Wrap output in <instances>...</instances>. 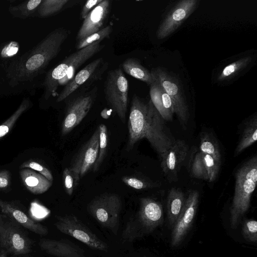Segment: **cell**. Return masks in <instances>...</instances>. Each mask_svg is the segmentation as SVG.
<instances>
[{
	"mask_svg": "<svg viewBox=\"0 0 257 257\" xmlns=\"http://www.w3.org/2000/svg\"><path fill=\"white\" fill-rule=\"evenodd\" d=\"M163 120L151 99L147 101L134 94L127 121L126 150H131L138 141L146 139L161 159L175 142L165 130Z\"/></svg>",
	"mask_w": 257,
	"mask_h": 257,
	"instance_id": "cell-1",
	"label": "cell"
},
{
	"mask_svg": "<svg viewBox=\"0 0 257 257\" xmlns=\"http://www.w3.org/2000/svg\"><path fill=\"white\" fill-rule=\"evenodd\" d=\"M70 33L62 27L54 30L33 49L12 63L7 71L11 83L31 80L42 73L57 56Z\"/></svg>",
	"mask_w": 257,
	"mask_h": 257,
	"instance_id": "cell-2",
	"label": "cell"
},
{
	"mask_svg": "<svg viewBox=\"0 0 257 257\" xmlns=\"http://www.w3.org/2000/svg\"><path fill=\"white\" fill-rule=\"evenodd\" d=\"M104 47L99 42L94 43L71 54L50 70L44 82L45 98L58 95V86L66 85L74 77L76 70Z\"/></svg>",
	"mask_w": 257,
	"mask_h": 257,
	"instance_id": "cell-3",
	"label": "cell"
},
{
	"mask_svg": "<svg viewBox=\"0 0 257 257\" xmlns=\"http://www.w3.org/2000/svg\"><path fill=\"white\" fill-rule=\"evenodd\" d=\"M234 193L230 207V224L233 229L250 207L251 197L257 183V156L245 162L235 173Z\"/></svg>",
	"mask_w": 257,
	"mask_h": 257,
	"instance_id": "cell-4",
	"label": "cell"
},
{
	"mask_svg": "<svg viewBox=\"0 0 257 257\" xmlns=\"http://www.w3.org/2000/svg\"><path fill=\"white\" fill-rule=\"evenodd\" d=\"M104 87L107 104L124 123L128 105V83L120 68L108 72Z\"/></svg>",
	"mask_w": 257,
	"mask_h": 257,
	"instance_id": "cell-5",
	"label": "cell"
},
{
	"mask_svg": "<svg viewBox=\"0 0 257 257\" xmlns=\"http://www.w3.org/2000/svg\"><path fill=\"white\" fill-rule=\"evenodd\" d=\"M121 208L120 197L112 193L96 196L87 207L89 213L101 226L113 231L118 225Z\"/></svg>",
	"mask_w": 257,
	"mask_h": 257,
	"instance_id": "cell-6",
	"label": "cell"
},
{
	"mask_svg": "<svg viewBox=\"0 0 257 257\" xmlns=\"http://www.w3.org/2000/svg\"><path fill=\"white\" fill-rule=\"evenodd\" d=\"M22 227L0 214V250L7 254H25L31 252L32 241Z\"/></svg>",
	"mask_w": 257,
	"mask_h": 257,
	"instance_id": "cell-7",
	"label": "cell"
},
{
	"mask_svg": "<svg viewBox=\"0 0 257 257\" xmlns=\"http://www.w3.org/2000/svg\"><path fill=\"white\" fill-rule=\"evenodd\" d=\"M154 81L169 95L173 101L175 113L184 129L189 117L188 106L178 79L161 67L151 71Z\"/></svg>",
	"mask_w": 257,
	"mask_h": 257,
	"instance_id": "cell-8",
	"label": "cell"
},
{
	"mask_svg": "<svg viewBox=\"0 0 257 257\" xmlns=\"http://www.w3.org/2000/svg\"><path fill=\"white\" fill-rule=\"evenodd\" d=\"M55 225L62 233L71 236L93 249L106 251L107 245L73 214L57 217Z\"/></svg>",
	"mask_w": 257,
	"mask_h": 257,
	"instance_id": "cell-9",
	"label": "cell"
},
{
	"mask_svg": "<svg viewBox=\"0 0 257 257\" xmlns=\"http://www.w3.org/2000/svg\"><path fill=\"white\" fill-rule=\"evenodd\" d=\"M97 91L95 87L90 91L81 93L69 103L62 123V136L71 132L87 115L96 98Z\"/></svg>",
	"mask_w": 257,
	"mask_h": 257,
	"instance_id": "cell-10",
	"label": "cell"
},
{
	"mask_svg": "<svg viewBox=\"0 0 257 257\" xmlns=\"http://www.w3.org/2000/svg\"><path fill=\"white\" fill-rule=\"evenodd\" d=\"M109 63L102 57L97 58L83 67L58 94L57 102L63 101L84 85L91 84L99 79L108 68Z\"/></svg>",
	"mask_w": 257,
	"mask_h": 257,
	"instance_id": "cell-11",
	"label": "cell"
},
{
	"mask_svg": "<svg viewBox=\"0 0 257 257\" xmlns=\"http://www.w3.org/2000/svg\"><path fill=\"white\" fill-rule=\"evenodd\" d=\"M198 0H182L172 8L156 32L158 39H163L174 33L193 13L199 5Z\"/></svg>",
	"mask_w": 257,
	"mask_h": 257,
	"instance_id": "cell-12",
	"label": "cell"
},
{
	"mask_svg": "<svg viewBox=\"0 0 257 257\" xmlns=\"http://www.w3.org/2000/svg\"><path fill=\"white\" fill-rule=\"evenodd\" d=\"M221 164V161L195 147L191 150L188 168L191 177L211 183L216 179Z\"/></svg>",
	"mask_w": 257,
	"mask_h": 257,
	"instance_id": "cell-13",
	"label": "cell"
},
{
	"mask_svg": "<svg viewBox=\"0 0 257 257\" xmlns=\"http://www.w3.org/2000/svg\"><path fill=\"white\" fill-rule=\"evenodd\" d=\"M199 194L196 190L188 195L183 209L173 227L171 244L177 247L182 242L192 226L199 202Z\"/></svg>",
	"mask_w": 257,
	"mask_h": 257,
	"instance_id": "cell-14",
	"label": "cell"
},
{
	"mask_svg": "<svg viewBox=\"0 0 257 257\" xmlns=\"http://www.w3.org/2000/svg\"><path fill=\"white\" fill-rule=\"evenodd\" d=\"M99 137V131L98 126L72 161L69 168L76 173L80 178L93 169L98 156Z\"/></svg>",
	"mask_w": 257,
	"mask_h": 257,
	"instance_id": "cell-15",
	"label": "cell"
},
{
	"mask_svg": "<svg viewBox=\"0 0 257 257\" xmlns=\"http://www.w3.org/2000/svg\"><path fill=\"white\" fill-rule=\"evenodd\" d=\"M188 152V146L183 140L175 141L161 158L163 172L170 181L177 179L178 174Z\"/></svg>",
	"mask_w": 257,
	"mask_h": 257,
	"instance_id": "cell-16",
	"label": "cell"
},
{
	"mask_svg": "<svg viewBox=\"0 0 257 257\" xmlns=\"http://www.w3.org/2000/svg\"><path fill=\"white\" fill-rule=\"evenodd\" d=\"M111 7L109 0L103 1L84 19L76 36L77 42L100 30L108 16Z\"/></svg>",
	"mask_w": 257,
	"mask_h": 257,
	"instance_id": "cell-17",
	"label": "cell"
},
{
	"mask_svg": "<svg viewBox=\"0 0 257 257\" xmlns=\"http://www.w3.org/2000/svg\"><path fill=\"white\" fill-rule=\"evenodd\" d=\"M0 214L6 216L23 228L41 235L48 234V228L30 217L14 203L0 199Z\"/></svg>",
	"mask_w": 257,
	"mask_h": 257,
	"instance_id": "cell-18",
	"label": "cell"
},
{
	"mask_svg": "<svg viewBox=\"0 0 257 257\" xmlns=\"http://www.w3.org/2000/svg\"><path fill=\"white\" fill-rule=\"evenodd\" d=\"M139 219L143 227L151 231L163 222V210L161 203L149 197L140 199Z\"/></svg>",
	"mask_w": 257,
	"mask_h": 257,
	"instance_id": "cell-19",
	"label": "cell"
},
{
	"mask_svg": "<svg viewBox=\"0 0 257 257\" xmlns=\"http://www.w3.org/2000/svg\"><path fill=\"white\" fill-rule=\"evenodd\" d=\"M39 245L42 250L57 257H86L82 249L65 240L42 239Z\"/></svg>",
	"mask_w": 257,
	"mask_h": 257,
	"instance_id": "cell-20",
	"label": "cell"
},
{
	"mask_svg": "<svg viewBox=\"0 0 257 257\" xmlns=\"http://www.w3.org/2000/svg\"><path fill=\"white\" fill-rule=\"evenodd\" d=\"M20 174L24 186L34 194L44 193L52 184L44 176L30 169L21 170Z\"/></svg>",
	"mask_w": 257,
	"mask_h": 257,
	"instance_id": "cell-21",
	"label": "cell"
},
{
	"mask_svg": "<svg viewBox=\"0 0 257 257\" xmlns=\"http://www.w3.org/2000/svg\"><path fill=\"white\" fill-rule=\"evenodd\" d=\"M185 195L179 188H172L167 198V210L168 222L173 227L180 216L186 201Z\"/></svg>",
	"mask_w": 257,
	"mask_h": 257,
	"instance_id": "cell-22",
	"label": "cell"
},
{
	"mask_svg": "<svg viewBox=\"0 0 257 257\" xmlns=\"http://www.w3.org/2000/svg\"><path fill=\"white\" fill-rule=\"evenodd\" d=\"M122 69L129 75L151 85L154 81L151 71L136 58L126 59L121 64Z\"/></svg>",
	"mask_w": 257,
	"mask_h": 257,
	"instance_id": "cell-23",
	"label": "cell"
},
{
	"mask_svg": "<svg viewBox=\"0 0 257 257\" xmlns=\"http://www.w3.org/2000/svg\"><path fill=\"white\" fill-rule=\"evenodd\" d=\"M257 140V116L255 115L248 122L244 127L241 138L235 150L237 156L245 149L254 144Z\"/></svg>",
	"mask_w": 257,
	"mask_h": 257,
	"instance_id": "cell-24",
	"label": "cell"
},
{
	"mask_svg": "<svg viewBox=\"0 0 257 257\" xmlns=\"http://www.w3.org/2000/svg\"><path fill=\"white\" fill-rule=\"evenodd\" d=\"M42 1V0L26 1L16 6H10L8 10L13 17L25 19L32 17L37 12Z\"/></svg>",
	"mask_w": 257,
	"mask_h": 257,
	"instance_id": "cell-25",
	"label": "cell"
},
{
	"mask_svg": "<svg viewBox=\"0 0 257 257\" xmlns=\"http://www.w3.org/2000/svg\"><path fill=\"white\" fill-rule=\"evenodd\" d=\"M251 60L250 56L244 57L227 65L218 75L217 80L221 82L232 78L247 67Z\"/></svg>",
	"mask_w": 257,
	"mask_h": 257,
	"instance_id": "cell-26",
	"label": "cell"
},
{
	"mask_svg": "<svg viewBox=\"0 0 257 257\" xmlns=\"http://www.w3.org/2000/svg\"><path fill=\"white\" fill-rule=\"evenodd\" d=\"M69 2V0H42L37 10L38 16L44 18L54 15L61 11Z\"/></svg>",
	"mask_w": 257,
	"mask_h": 257,
	"instance_id": "cell-27",
	"label": "cell"
},
{
	"mask_svg": "<svg viewBox=\"0 0 257 257\" xmlns=\"http://www.w3.org/2000/svg\"><path fill=\"white\" fill-rule=\"evenodd\" d=\"M199 149L201 152L211 155L215 159L221 161L219 147L216 139L209 133L201 135Z\"/></svg>",
	"mask_w": 257,
	"mask_h": 257,
	"instance_id": "cell-28",
	"label": "cell"
},
{
	"mask_svg": "<svg viewBox=\"0 0 257 257\" xmlns=\"http://www.w3.org/2000/svg\"><path fill=\"white\" fill-rule=\"evenodd\" d=\"M30 105L29 98H24L14 113L0 125V140L9 133L18 118L28 109Z\"/></svg>",
	"mask_w": 257,
	"mask_h": 257,
	"instance_id": "cell-29",
	"label": "cell"
},
{
	"mask_svg": "<svg viewBox=\"0 0 257 257\" xmlns=\"http://www.w3.org/2000/svg\"><path fill=\"white\" fill-rule=\"evenodd\" d=\"M99 131V148L97 160L94 164L92 171L97 172L103 162L106 156L107 144L108 134L106 126L104 124H100L98 126Z\"/></svg>",
	"mask_w": 257,
	"mask_h": 257,
	"instance_id": "cell-30",
	"label": "cell"
},
{
	"mask_svg": "<svg viewBox=\"0 0 257 257\" xmlns=\"http://www.w3.org/2000/svg\"><path fill=\"white\" fill-rule=\"evenodd\" d=\"M112 31V28L110 25L101 29L98 32L94 33L84 39L76 43V48L79 50L87 47L91 44L102 41L104 39L109 38Z\"/></svg>",
	"mask_w": 257,
	"mask_h": 257,
	"instance_id": "cell-31",
	"label": "cell"
},
{
	"mask_svg": "<svg viewBox=\"0 0 257 257\" xmlns=\"http://www.w3.org/2000/svg\"><path fill=\"white\" fill-rule=\"evenodd\" d=\"M79 176L69 167L65 168L63 172V180L65 192L71 196L77 187L79 180Z\"/></svg>",
	"mask_w": 257,
	"mask_h": 257,
	"instance_id": "cell-32",
	"label": "cell"
},
{
	"mask_svg": "<svg viewBox=\"0 0 257 257\" xmlns=\"http://www.w3.org/2000/svg\"><path fill=\"white\" fill-rule=\"evenodd\" d=\"M242 234L244 238L250 242L257 241V222L253 219L245 220L242 227Z\"/></svg>",
	"mask_w": 257,
	"mask_h": 257,
	"instance_id": "cell-33",
	"label": "cell"
},
{
	"mask_svg": "<svg viewBox=\"0 0 257 257\" xmlns=\"http://www.w3.org/2000/svg\"><path fill=\"white\" fill-rule=\"evenodd\" d=\"M121 180L127 186L137 190H142L156 186L152 183L134 176H123Z\"/></svg>",
	"mask_w": 257,
	"mask_h": 257,
	"instance_id": "cell-34",
	"label": "cell"
},
{
	"mask_svg": "<svg viewBox=\"0 0 257 257\" xmlns=\"http://www.w3.org/2000/svg\"><path fill=\"white\" fill-rule=\"evenodd\" d=\"M21 168H28L36 171L49 181L53 182V177L51 172L47 168L36 161L30 160L25 162L21 166Z\"/></svg>",
	"mask_w": 257,
	"mask_h": 257,
	"instance_id": "cell-35",
	"label": "cell"
},
{
	"mask_svg": "<svg viewBox=\"0 0 257 257\" xmlns=\"http://www.w3.org/2000/svg\"><path fill=\"white\" fill-rule=\"evenodd\" d=\"M103 0H89L86 1L81 12V18L84 19L87 15Z\"/></svg>",
	"mask_w": 257,
	"mask_h": 257,
	"instance_id": "cell-36",
	"label": "cell"
},
{
	"mask_svg": "<svg viewBox=\"0 0 257 257\" xmlns=\"http://www.w3.org/2000/svg\"><path fill=\"white\" fill-rule=\"evenodd\" d=\"M11 183L10 174L8 170L0 171V190L8 188Z\"/></svg>",
	"mask_w": 257,
	"mask_h": 257,
	"instance_id": "cell-37",
	"label": "cell"
},
{
	"mask_svg": "<svg viewBox=\"0 0 257 257\" xmlns=\"http://www.w3.org/2000/svg\"><path fill=\"white\" fill-rule=\"evenodd\" d=\"M0 257H7V254L4 251H0Z\"/></svg>",
	"mask_w": 257,
	"mask_h": 257,
	"instance_id": "cell-38",
	"label": "cell"
},
{
	"mask_svg": "<svg viewBox=\"0 0 257 257\" xmlns=\"http://www.w3.org/2000/svg\"><path fill=\"white\" fill-rule=\"evenodd\" d=\"M0 251H1V250H0Z\"/></svg>",
	"mask_w": 257,
	"mask_h": 257,
	"instance_id": "cell-39",
	"label": "cell"
}]
</instances>
